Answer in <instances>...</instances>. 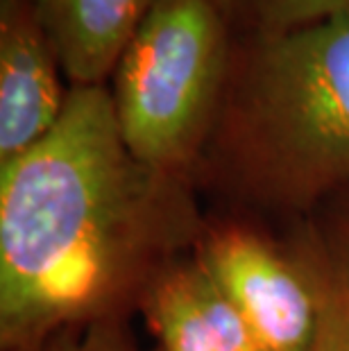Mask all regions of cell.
Listing matches in <instances>:
<instances>
[{"mask_svg":"<svg viewBox=\"0 0 349 351\" xmlns=\"http://www.w3.org/2000/svg\"><path fill=\"white\" fill-rule=\"evenodd\" d=\"M193 229L189 177L130 152L105 84L71 86L57 125L0 163V340L36 351L143 297Z\"/></svg>","mask_w":349,"mask_h":351,"instance_id":"obj_1","label":"cell"},{"mask_svg":"<svg viewBox=\"0 0 349 351\" xmlns=\"http://www.w3.org/2000/svg\"><path fill=\"white\" fill-rule=\"evenodd\" d=\"M193 175L284 213L349 191V10L288 32L234 34Z\"/></svg>","mask_w":349,"mask_h":351,"instance_id":"obj_2","label":"cell"},{"mask_svg":"<svg viewBox=\"0 0 349 351\" xmlns=\"http://www.w3.org/2000/svg\"><path fill=\"white\" fill-rule=\"evenodd\" d=\"M234 29L213 0H157L111 73V100L130 152L189 177L225 88Z\"/></svg>","mask_w":349,"mask_h":351,"instance_id":"obj_3","label":"cell"},{"mask_svg":"<svg viewBox=\"0 0 349 351\" xmlns=\"http://www.w3.org/2000/svg\"><path fill=\"white\" fill-rule=\"evenodd\" d=\"M265 351H313L322 300L309 265L241 227L215 229L195 256Z\"/></svg>","mask_w":349,"mask_h":351,"instance_id":"obj_4","label":"cell"},{"mask_svg":"<svg viewBox=\"0 0 349 351\" xmlns=\"http://www.w3.org/2000/svg\"><path fill=\"white\" fill-rule=\"evenodd\" d=\"M64 80L39 0H0V163L57 125L71 91Z\"/></svg>","mask_w":349,"mask_h":351,"instance_id":"obj_5","label":"cell"},{"mask_svg":"<svg viewBox=\"0 0 349 351\" xmlns=\"http://www.w3.org/2000/svg\"><path fill=\"white\" fill-rule=\"evenodd\" d=\"M143 302L159 351H265L197 258L168 265Z\"/></svg>","mask_w":349,"mask_h":351,"instance_id":"obj_6","label":"cell"},{"mask_svg":"<svg viewBox=\"0 0 349 351\" xmlns=\"http://www.w3.org/2000/svg\"><path fill=\"white\" fill-rule=\"evenodd\" d=\"M69 86L111 77L123 50L157 0H39Z\"/></svg>","mask_w":349,"mask_h":351,"instance_id":"obj_7","label":"cell"},{"mask_svg":"<svg viewBox=\"0 0 349 351\" xmlns=\"http://www.w3.org/2000/svg\"><path fill=\"white\" fill-rule=\"evenodd\" d=\"M300 258L309 265L320 290L322 313L338 351H349V236L336 222L329 234L304 241Z\"/></svg>","mask_w":349,"mask_h":351,"instance_id":"obj_8","label":"cell"},{"mask_svg":"<svg viewBox=\"0 0 349 351\" xmlns=\"http://www.w3.org/2000/svg\"><path fill=\"white\" fill-rule=\"evenodd\" d=\"M234 34H274L349 10V0H213Z\"/></svg>","mask_w":349,"mask_h":351,"instance_id":"obj_9","label":"cell"},{"mask_svg":"<svg viewBox=\"0 0 349 351\" xmlns=\"http://www.w3.org/2000/svg\"><path fill=\"white\" fill-rule=\"evenodd\" d=\"M36 351H143V349L132 345L128 335L118 331V326L111 319H102V322H93L84 326L82 333L69 335V338L57 335V338L46 342V345Z\"/></svg>","mask_w":349,"mask_h":351,"instance_id":"obj_10","label":"cell"},{"mask_svg":"<svg viewBox=\"0 0 349 351\" xmlns=\"http://www.w3.org/2000/svg\"><path fill=\"white\" fill-rule=\"evenodd\" d=\"M313 351H338L336 347V338H333V331L329 322H326L324 313H322V324H320V335H317V345Z\"/></svg>","mask_w":349,"mask_h":351,"instance_id":"obj_11","label":"cell"},{"mask_svg":"<svg viewBox=\"0 0 349 351\" xmlns=\"http://www.w3.org/2000/svg\"><path fill=\"white\" fill-rule=\"evenodd\" d=\"M338 199V204H340V208H338V225H340V229L345 231V234L349 236V191L347 193H343V195H338L336 197Z\"/></svg>","mask_w":349,"mask_h":351,"instance_id":"obj_12","label":"cell"}]
</instances>
